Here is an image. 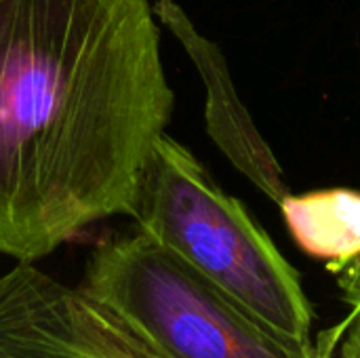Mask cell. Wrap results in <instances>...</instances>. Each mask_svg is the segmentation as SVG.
<instances>
[{
    "mask_svg": "<svg viewBox=\"0 0 360 358\" xmlns=\"http://www.w3.org/2000/svg\"><path fill=\"white\" fill-rule=\"evenodd\" d=\"M173 103L150 0H0V253L131 215Z\"/></svg>",
    "mask_w": 360,
    "mask_h": 358,
    "instance_id": "cell-1",
    "label": "cell"
},
{
    "mask_svg": "<svg viewBox=\"0 0 360 358\" xmlns=\"http://www.w3.org/2000/svg\"><path fill=\"white\" fill-rule=\"evenodd\" d=\"M129 217L276 335L312 344L314 308L300 272L245 205L167 133L143 165Z\"/></svg>",
    "mask_w": 360,
    "mask_h": 358,
    "instance_id": "cell-2",
    "label": "cell"
},
{
    "mask_svg": "<svg viewBox=\"0 0 360 358\" xmlns=\"http://www.w3.org/2000/svg\"><path fill=\"white\" fill-rule=\"evenodd\" d=\"M78 289L169 358H312L141 230L99 243Z\"/></svg>",
    "mask_w": 360,
    "mask_h": 358,
    "instance_id": "cell-3",
    "label": "cell"
},
{
    "mask_svg": "<svg viewBox=\"0 0 360 358\" xmlns=\"http://www.w3.org/2000/svg\"><path fill=\"white\" fill-rule=\"evenodd\" d=\"M154 13L156 19L179 40L198 70L207 91L205 118L211 139L257 190H262L270 200L281 203L289 194L283 169L257 131L249 110L240 101L221 49L198 32L188 13L175 0L154 2Z\"/></svg>",
    "mask_w": 360,
    "mask_h": 358,
    "instance_id": "cell-4",
    "label": "cell"
},
{
    "mask_svg": "<svg viewBox=\"0 0 360 358\" xmlns=\"http://www.w3.org/2000/svg\"><path fill=\"white\" fill-rule=\"evenodd\" d=\"M283 219L295 245L325 262L331 272L360 257V192L329 188L308 194H287Z\"/></svg>",
    "mask_w": 360,
    "mask_h": 358,
    "instance_id": "cell-5",
    "label": "cell"
},
{
    "mask_svg": "<svg viewBox=\"0 0 360 358\" xmlns=\"http://www.w3.org/2000/svg\"><path fill=\"white\" fill-rule=\"evenodd\" d=\"M312 358H360V302L312 340Z\"/></svg>",
    "mask_w": 360,
    "mask_h": 358,
    "instance_id": "cell-6",
    "label": "cell"
},
{
    "mask_svg": "<svg viewBox=\"0 0 360 358\" xmlns=\"http://www.w3.org/2000/svg\"><path fill=\"white\" fill-rule=\"evenodd\" d=\"M338 279V287L344 295V300L348 304H356L360 302V257L352 260L350 264H346L344 268L333 272Z\"/></svg>",
    "mask_w": 360,
    "mask_h": 358,
    "instance_id": "cell-7",
    "label": "cell"
}]
</instances>
